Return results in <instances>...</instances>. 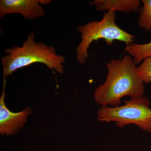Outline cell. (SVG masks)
I'll return each instance as SVG.
<instances>
[{
    "label": "cell",
    "mask_w": 151,
    "mask_h": 151,
    "mask_svg": "<svg viewBox=\"0 0 151 151\" xmlns=\"http://www.w3.org/2000/svg\"><path fill=\"white\" fill-rule=\"evenodd\" d=\"M96 6L97 10H113L126 12H137L141 6L139 0H94L90 3Z\"/></svg>",
    "instance_id": "obj_7"
},
{
    "label": "cell",
    "mask_w": 151,
    "mask_h": 151,
    "mask_svg": "<svg viewBox=\"0 0 151 151\" xmlns=\"http://www.w3.org/2000/svg\"><path fill=\"white\" fill-rule=\"evenodd\" d=\"M125 51L134 58L136 65H138L144 60L151 57V40L144 44L131 43L127 44Z\"/></svg>",
    "instance_id": "obj_8"
},
{
    "label": "cell",
    "mask_w": 151,
    "mask_h": 151,
    "mask_svg": "<svg viewBox=\"0 0 151 151\" xmlns=\"http://www.w3.org/2000/svg\"><path fill=\"white\" fill-rule=\"evenodd\" d=\"M125 103L121 106H103L97 112L98 120L116 122L120 128L135 124L145 132H151V108L148 99L142 96L131 98Z\"/></svg>",
    "instance_id": "obj_4"
},
{
    "label": "cell",
    "mask_w": 151,
    "mask_h": 151,
    "mask_svg": "<svg viewBox=\"0 0 151 151\" xmlns=\"http://www.w3.org/2000/svg\"><path fill=\"white\" fill-rule=\"evenodd\" d=\"M137 69L139 76L143 83H151V57L144 60L137 67Z\"/></svg>",
    "instance_id": "obj_10"
},
{
    "label": "cell",
    "mask_w": 151,
    "mask_h": 151,
    "mask_svg": "<svg viewBox=\"0 0 151 151\" xmlns=\"http://www.w3.org/2000/svg\"><path fill=\"white\" fill-rule=\"evenodd\" d=\"M108 74L106 81L94 91L95 101L103 106H119L123 97H142L144 83L141 80L136 64L129 55L122 59L111 60L106 65Z\"/></svg>",
    "instance_id": "obj_1"
},
{
    "label": "cell",
    "mask_w": 151,
    "mask_h": 151,
    "mask_svg": "<svg viewBox=\"0 0 151 151\" xmlns=\"http://www.w3.org/2000/svg\"><path fill=\"white\" fill-rule=\"evenodd\" d=\"M6 80L4 78L2 92L0 98V134L1 135H12L24 126L28 116L32 113L31 108H27L20 112H12L6 106Z\"/></svg>",
    "instance_id": "obj_5"
},
{
    "label": "cell",
    "mask_w": 151,
    "mask_h": 151,
    "mask_svg": "<svg viewBox=\"0 0 151 151\" xmlns=\"http://www.w3.org/2000/svg\"><path fill=\"white\" fill-rule=\"evenodd\" d=\"M116 12L108 11L100 21L89 22L79 26L77 30L81 33V41L76 49V59L80 64H84L89 57L88 50L94 41L104 39L108 45H111L114 40L127 44L133 43L134 36L119 27L116 23Z\"/></svg>",
    "instance_id": "obj_3"
},
{
    "label": "cell",
    "mask_w": 151,
    "mask_h": 151,
    "mask_svg": "<svg viewBox=\"0 0 151 151\" xmlns=\"http://www.w3.org/2000/svg\"><path fill=\"white\" fill-rule=\"evenodd\" d=\"M41 0H1L0 17L12 14H19L28 20H35L45 15Z\"/></svg>",
    "instance_id": "obj_6"
},
{
    "label": "cell",
    "mask_w": 151,
    "mask_h": 151,
    "mask_svg": "<svg viewBox=\"0 0 151 151\" xmlns=\"http://www.w3.org/2000/svg\"><path fill=\"white\" fill-rule=\"evenodd\" d=\"M143 6L139 10L138 23L146 31H151V0H142Z\"/></svg>",
    "instance_id": "obj_9"
},
{
    "label": "cell",
    "mask_w": 151,
    "mask_h": 151,
    "mask_svg": "<svg viewBox=\"0 0 151 151\" xmlns=\"http://www.w3.org/2000/svg\"><path fill=\"white\" fill-rule=\"evenodd\" d=\"M35 38L34 33H30L21 46H14L5 50L6 55L1 58L4 78L18 69L35 63H43L60 74L64 73L65 58L58 54L53 46L37 42Z\"/></svg>",
    "instance_id": "obj_2"
}]
</instances>
